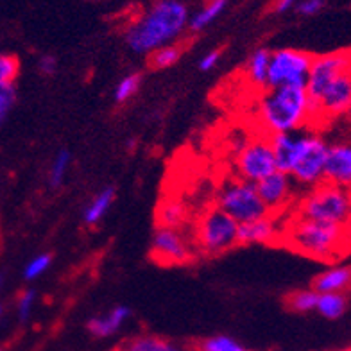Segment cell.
Masks as SVG:
<instances>
[{"mask_svg": "<svg viewBox=\"0 0 351 351\" xmlns=\"http://www.w3.org/2000/svg\"><path fill=\"white\" fill-rule=\"evenodd\" d=\"M189 5L180 0H158L125 23L124 42L136 54L149 56L172 45L189 29Z\"/></svg>", "mask_w": 351, "mask_h": 351, "instance_id": "obj_1", "label": "cell"}, {"mask_svg": "<svg viewBox=\"0 0 351 351\" xmlns=\"http://www.w3.org/2000/svg\"><path fill=\"white\" fill-rule=\"evenodd\" d=\"M292 251L315 260L339 258L350 250L351 233L346 226L324 224L298 217L287 224L282 233Z\"/></svg>", "mask_w": 351, "mask_h": 351, "instance_id": "obj_2", "label": "cell"}, {"mask_svg": "<svg viewBox=\"0 0 351 351\" xmlns=\"http://www.w3.org/2000/svg\"><path fill=\"white\" fill-rule=\"evenodd\" d=\"M256 115L269 134L296 133L310 124V99L305 88H271L256 106Z\"/></svg>", "mask_w": 351, "mask_h": 351, "instance_id": "obj_3", "label": "cell"}, {"mask_svg": "<svg viewBox=\"0 0 351 351\" xmlns=\"http://www.w3.org/2000/svg\"><path fill=\"white\" fill-rule=\"evenodd\" d=\"M296 212L301 219L348 228L351 222V195L348 189L323 181L301 199Z\"/></svg>", "mask_w": 351, "mask_h": 351, "instance_id": "obj_4", "label": "cell"}, {"mask_svg": "<svg viewBox=\"0 0 351 351\" xmlns=\"http://www.w3.org/2000/svg\"><path fill=\"white\" fill-rule=\"evenodd\" d=\"M217 208L228 213L237 224L256 221L271 215L267 206L262 203L256 186L242 180H228L217 192Z\"/></svg>", "mask_w": 351, "mask_h": 351, "instance_id": "obj_5", "label": "cell"}, {"mask_svg": "<svg viewBox=\"0 0 351 351\" xmlns=\"http://www.w3.org/2000/svg\"><path fill=\"white\" fill-rule=\"evenodd\" d=\"M239 224L222 212L217 206H212L199 217L195 226V242L197 250L208 256L226 253L237 245Z\"/></svg>", "mask_w": 351, "mask_h": 351, "instance_id": "obj_6", "label": "cell"}, {"mask_svg": "<svg viewBox=\"0 0 351 351\" xmlns=\"http://www.w3.org/2000/svg\"><path fill=\"white\" fill-rule=\"evenodd\" d=\"M314 54L300 49H278L269 60L267 90L271 88H305Z\"/></svg>", "mask_w": 351, "mask_h": 351, "instance_id": "obj_7", "label": "cell"}, {"mask_svg": "<svg viewBox=\"0 0 351 351\" xmlns=\"http://www.w3.org/2000/svg\"><path fill=\"white\" fill-rule=\"evenodd\" d=\"M235 171L239 174V180L253 183V185L276 172V160L269 143V136L254 138L245 143L237 154Z\"/></svg>", "mask_w": 351, "mask_h": 351, "instance_id": "obj_8", "label": "cell"}, {"mask_svg": "<svg viewBox=\"0 0 351 351\" xmlns=\"http://www.w3.org/2000/svg\"><path fill=\"white\" fill-rule=\"evenodd\" d=\"M328 156V143L317 133H306L305 147L298 158L296 165L291 171V178L294 183L301 186L321 185L324 181V165Z\"/></svg>", "mask_w": 351, "mask_h": 351, "instance_id": "obj_9", "label": "cell"}, {"mask_svg": "<svg viewBox=\"0 0 351 351\" xmlns=\"http://www.w3.org/2000/svg\"><path fill=\"white\" fill-rule=\"evenodd\" d=\"M351 72V51L332 52V54L314 56L312 66H310L308 79H306L305 90L308 99L314 104L321 99L324 90L339 77V75Z\"/></svg>", "mask_w": 351, "mask_h": 351, "instance_id": "obj_10", "label": "cell"}, {"mask_svg": "<svg viewBox=\"0 0 351 351\" xmlns=\"http://www.w3.org/2000/svg\"><path fill=\"white\" fill-rule=\"evenodd\" d=\"M151 256L162 265H183L192 260V247L181 231L156 228L151 242Z\"/></svg>", "mask_w": 351, "mask_h": 351, "instance_id": "obj_11", "label": "cell"}, {"mask_svg": "<svg viewBox=\"0 0 351 351\" xmlns=\"http://www.w3.org/2000/svg\"><path fill=\"white\" fill-rule=\"evenodd\" d=\"M319 121H333L351 113V72L339 75L317 101Z\"/></svg>", "mask_w": 351, "mask_h": 351, "instance_id": "obj_12", "label": "cell"}, {"mask_svg": "<svg viewBox=\"0 0 351 351\" xmlns=\"http://www.w3.org/2000/svg\"><path fill=\"white\" fill-rule=\"evenodd\" d=\"M256 192H258L262 203L267 206L271 213L276 210L285 208L294 192V181L285 172H273L267 178H263L260 183H256Z\"/></svg>", "mask_w": 351, "mask_h": 351, "instance_id": "obj_13", "label": "cell"}, {"mask_svg": "<svg viewBox=\"0 0 351 351\" xmlns=\"http://www.w3.org/2000/svg\"><path fill=\"white\" fill-rule=\"evenodd\" d=\"M306 133L296 131V133H278L269 134V143L273 149L274 160H276V171L291 174L296 165L301 151L305 147Z\"/></svg>", "mask_w": 351, "mask_h": 351, "instance_id": "obj_14", "label": "cell"}, {"mask_svg": "<svg viewBox=\"0 0 351 351\" xmlns=\"http://www.w3.org/2000/svg\"><path fill=\"white\" fill-rule=\"evenodd\" d=\"M324 181L330 185L350 189L351 186V142L328 145V156L324 165Z\"/></svg>", "mask_w": 351, "mask_h": 351, "instance_id": "obj_15", "label": "cell"}, {"mask_svg": "<svg viewBox=\"0 0 351 351\" xmlns=\"http://www.w3.org/2000/svg\"><path fill=\"white\" fill-rule=\"evenodd\" d=\"M280 237L278 222L273 215H267L263 219L239 224V237L237 244H273Z\"/></svg>", "mask_w": 351, "mask_h": 351, "instance_id": "obj_16", "label": "cell"}, {"mask_svg": "<svg viewBox=\"0 0 351 351\" xmlns=\"http://www.w3.org/2000/svg\"><path fill=\"white\" fill-rule=\"evenodd\" d=\"M130 317L131 310L124 305H119L115 308H111L108 314L95 315V317L88 319L86 328L93 337H111L113 333H117L124 326V323Z\"/></svg>", "mask_w": 351, "mask_h": 351, "instance_id": "obj_17", "label": "cell"}, {"mask_svg": "<svg viewBox=\"0 0 351 351\" xmlns=\"http://www.w3.org/2000/svg\"><path fill=\"white\" fill-rule=\"evenodd\" d=\"M189 206L181 199L165 197L156 210L158 228L180 231L189 221Z\"/></svg>", "mask_w": 351, "mask_h": 351, "instance_id": "obj_18", "label": "cell"}, {"mask_svg": "<svg viewBox=\"0 0 351 351\" xmlns=\"http://www.w3.org/2000/svg\"><path fill=\"white\" fill-rule=\"evenodd\" d=\"M351 287V267H330L317 274L314 280V291L317 294L342 292Z\"/></svg>", "mask_w": 351, "mask_h": 351, "instance_id": "obj_19", "label": "cell"}, {"mask_svg": "<svg viewBox=\"0 0 351 351\" xmlns=\"http://www.w3.org/2000/svg\"><path fill=\"white\" fill-rule=\"evenodd\" d=\"M117 351H186L185 348H181L180 344L163 339L160 335H136L133 339H128L122 342L121 348Z\"/></svg>", "mask_w": 351, "mask_h": 351, "instance_id": "obj_20", "label": "cell"}, {"mask_svg": "<svg viewBox=\"0 0 351 351\" xmlns=\"http://www.w3.org/2000/svg\"><path fill=\"white\" fill-rule=\"evenodd\" d=\"M269 60L271 52L267 49H256L250 56V60L245 63V77L253 86L267 88V75H269Z\"/></svg>", "mask_w": 351, "mask_h": 351, "instance_id": "obj_21", "label": "cell"}, {"mask_svg": "<svg viewBox=\"0 0 351 351\" xmlns=\"http://www.w3.org/2000/svg\"><path fill=\"white\" fill-rule=\"evenodd\" d=\"M115 201V186H106L102 189L95 197L90 201L86 208H84L83 219L88 226H95L104 219L108 212H110L111 204Z\"/></svg>", "mask_w": 351, "mask_h": 351, "instance_id": "obj_22", "label": "cell"}, {"mask_svg": "<svg viewBox=\"0 0 351 351\" xmlns=\"http://www.w3.org/2000/svg\"><path fill=\"white\" fill-rule=\"evenodd\" d=\"M226 0H212L208 4H204L203 8H199L194 14H190L189 29L192 33H201V31H204L208 25H212V23L226 11Z\"/></svg>", "mask_w": 351, "mask_h": 351, "instance_id": "obj_23", "label": "cell"}, {"mask_svg": "<svg viewBox=\"0 0 351 351\" xmlns=\"http://www.w3.org/2000/svg\"><path fill=\"white\" fill-rule=\"evenodd\" d=\"M348 308V298L342 292H326L317 296V310L319 314L326 319H339Z\"/></svg>", "mask_w": 351, "mask_h": 351, "instance_id": "obj_24", "label": "cell"}, {"mask_svg": "<svg viewBox=\"0 0 351 351\" xmlns=\"http://www.w3.org/2000/svg\"><path fill=\"white\" fill-rule=\"evenodd\" d=\"M181 56H183V45L180 43L165 45L154 51L153 54H149V66L153 70L171 69L181 60Z\"/></svg>", "mask_w": 351, "mask_h": 351, "instance_id": "obj_25", "label": "cell"}, {"mask_svg": "<svg viewBox=\"0 0 351 351\" xmlns=\"http://www.w3.org/2000/svg\"><path fill=\"white\" fill-rule=\"evenodd\" d=\"M317 292L314 289H305V291H294L285 298L287 308L296 312V314H306L312 312L317 306Z\"/></svg>", "mask_w": 351, "mask_h": 351, "instance_id": "obj_26", "label": "cell"}, {"mask_svg": "<svg viewBox=\"0 0 351 351\" xmlns=\"http://www.w3.org/2000/svg\"><path fill=\"white\" fill-rule=\"evenodd\" d=\"M70 163H72V154H70L66 149H61L60 153L56 154L54 160H52L51 171H49V185H51L52 189H60V186L65 183Z\"/></svg>", "mask_w": 351, "mask_h": 351, "instance_id": "obj_27", "label": "cell"}, {"mask_svg": "<svg viewBox=\"0 0 351 351\" xmlns=\"http://www.w3.org/2000/svg\"><path fill=\"white\" fill-rule=\"evenodd\" d=\"M140 84H142V74H138V72H131L125 77H122L119 81V84L115 86V92H113L115 102L124 104L130 99H133L136 95V92L140 90Z\"/></svg>", "mask_w": 351, "mask_h": 351, "instance_id": "obj_28", "label": "cell"}, {"mask_svg": "<svg viewBox=\"0 0 351 351\" xmlns=\"http://www.w3.org/2000/svg\"><path fill=\"white\" fill-rule=\"evenodd\" d=\"M197 351H250L230 335H213L197 344Z\"/></svg>", "mask_w": 351, "mask_h": 351, "instance_id": "obj_29", "label": "cell"}, {"mask_svg": "<svg viewBox=\"0 0 351 351\" xmlns=\"http://www.w3.org/2000/svg\"><path fill=\"white\" fill-rule=\"evenodd\" d=\"M52 265V254L51 253H42L34 256V258L29 260L23 267V278L33 282L36 278H40L42 274H45L49 271V267Z\"/></svg>", "mask_w": 351, "mask_h": 351, "instance_id": "obj_30", "label": "cell"}, {"mask_svg": "<svg viewBox=\"0 0 351 351\" xmlns=\"http://www.w3.org/2000/svg\"><path fill=\"white\" fill-rule=\"evenodd\" d=\"M20 61L13 54H0V86L14 84V79L19 77Z\"/></svg>", "mask_w": 351, "mask_h": 351, "instance_id": "obj_31", "label": "cell"}, {"mask_svg": "<svg viewBox=\"0 0 351 351\" xmlns=\"http://www.w3.org/2000/svg\"><path fill=\"white\" fill-rule=\"evenodd\" d=\"M34 303H36V291L34 289H25L19 296V301H16V314H19V319L22 323H25L31 317Z\"/></svg>", "mask_w": 351, "mask_h": 351, "instance_id": "obj_32", "label": "cell"}, {"mask_svg": "<svg viewBox=\"0 0 351 351\" xmlns=\"http://www.w3.org/2000/svg\"><path fill=\"white\" fill-rule=\"evenodd\" d=\"M14 102H16V88H14V84L0 86V125L4 124V121L11 113Z\"/></svg>", "mask_w": 351, "mask_h": 351, "instance_id": "obj_33", "label": "cell"}, {"mask_svg": "<svg viewBox=\"0 0 351 351\" xmlns=\"http://www.w3.org/2000/svg\"><path fill=\"white\" fill-rule=\"evenodd\" d=\"M324 5H326V2H323V0H303V2L296 4L294 8L303 16H314V14H317L319 11L323 10Z\"/></svg>", "mask_w": 351, "mask_h": 351, "instance_id": "obj_34", "label": "cell"}, {"mask_svg": "<svg viewBox=\"0 0 351 351\" xmlns=\"http://www.w3.org/2000/svg\"><path fill=\"white\" fill-rule=\"evenodd\" d=\"M222 58V52L221 51H210L206 52V54L201 58V61H199V69L203 70V72H210V70H213L215 66L219 65V61H221Z\"/></svg>", "mask_w": 351, "mask_h": 351, "instance_id": "obj_35", "label": "cell"}, {"mask_svg": "<svg viewBox=\"0 0 351 351\" xmlns=\"http://www.w3.org/2000/svg\"><path fill=\"white\" fill-rule=\"evenodd\" d=\"M38 69L43 75H54L58 72V60L52 54H43L38 61Z\"/></svg>", "mask_w": 351, "mask_h": 351, "instance_id": "obj_36", "label": "cell"}, {"mask_svg": "<svg viewBox=\"0 0 351 351\" xmlns=\"http://www.w3.org/2000/svg\"><path fill=\"white\" fill-rule=\"evenodd\" d=\"M294 5L296 4H294L292 0H280V2L273 4V13L283 14V13H287V11H291Z\"/></svg>", "mask_w": 351, "mask_h": 351, "instance_id": "obj_37", "label": "cell"}, {"mask_svg": "<svg viewBox=\"0 0 351 351\" xmlns=\"http://www.w3.org/2000/svg\"><path fill=\"white\" fill-rule=\"evenodd\" d=\"M4 282H5L4 274H0V292H2V289H4Z\"/></svg>", "mask_w": 351, "mask_h": 351, "instance_id": "obj_38", "label": "cell"}, {"mask_svg": "<svg viewBox=\"0 0 351 351\" xmlns=\"http://www.w3.org/2000/svg\"><path fill=\"white\" fill-rule=\"evenodd\" d=\"M134 145H136V140H130V142H128V147H130V151H133Z\"/></svg>", "mask_w": 351, "mask_h": 351, "instance_id": "obj_39", "label": "cell"}, {"mask_svg": "<svg viewBox=\"0 0 351 351\" xmlns=\"http://www.w3.org/2000/svg\"><path fill=\"white\" fill-rule=\"evenodd\" d=\"M2 314H4V306H2V303H0V317H2Z\"/></svg>", "mask_w": 351, "mask_h": 351, "instance_id": "obj_40", "label": "cell"}, {"mask_svg": "<svg viewBox=\"0 0 351 351\" xmlns=\"http://www.w3.org/2000/svg\"><path fill=\"white\" fill-rule=\"evenodd\" d=\"M348 192H350V195H351V186H350V189H348Z\"/></svg>", "mask_w": 351, "mask_h": 351, "instance_id": "obj_41", "label": "cell"}, {"mask_svg": "<svg viewBox=\"0 0 351 351\" xmlns=\"http://www.w3.org/2000/svg\"><path fill=\"white\" fill-rule=\"evenodd\" d=\"M350 124H351V113H350Z\"/></svg>", "mask_w": 351, "mask_h": 351, "instance_id": "obj_42", "label": "cell"}, {"mask_svg": "<svg viewBox=\"0 0 351 351\" xmlns=\"http://www.w3.org/2000/svg\"><path fill=\"white\" fill-rule=\"evenodd\" d=\"M0 351H2V350H0Z\"/></svg>", "mask_w": 351, "mask_h": 351, "instance_id": "obj_43", "label": "cell"}]
</instances>
